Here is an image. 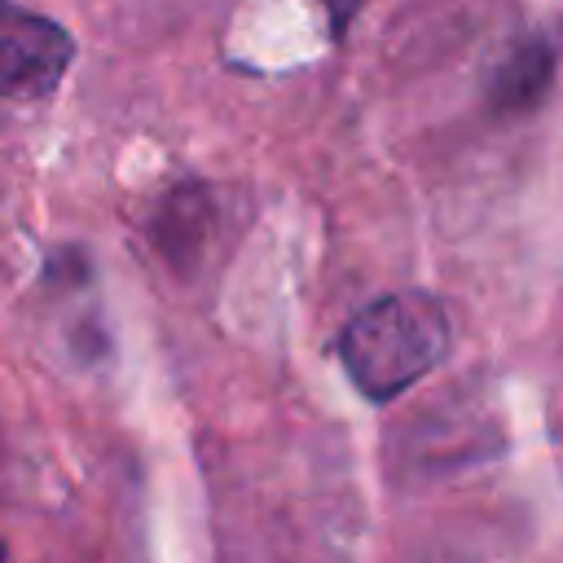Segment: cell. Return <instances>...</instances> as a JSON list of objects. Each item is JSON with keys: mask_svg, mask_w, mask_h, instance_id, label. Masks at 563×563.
I'll list each match as a JSON object with an SVG mask.
<instances>
[{"mask_svg": "<svg viewBox=\"0 0 563 563\" xmlns=\"http://www.w3.org/2000/svg\"><path fill=\"white\" fill-rule=\"evenodd\" d=\"M449 352V312L431 290H396L365 303L334 339L347 383L387 405L422 383Z\"/></svg>", "mask_w": 563, "mask_h": 563, "instance_id": "obj_1", "label": "cell"}, {"mask_svg": "<svg viewBox=\"0 0 563 563\" xmlns=\"http://www.w3.org/2000/svg\"><path fill=\"white\" fill-rule=\"evenodd\" d=\"M75 62V35L18 4L0 0V101H44L62 88Z\"/></svg>", "mask_w": 563, "mask_h": 563, "instance_id": "obj_2", "label": "cell"}, {"mask_svg": "<svg viewBox=\"0 0 563 563\" xmlns=\"http://www.w3.org/2000/svg\"><path fill=\"white\" fill-rule=\"evenodd\" d=\"M216 198L207 185H180L172 189L158 211H154V251L176 264V268H189L202 260V251L211 246V233H216Z\"/></svg>", "mask_w": 563, "mask_h": 563, "instance_id": "obj_4", "label": "cell"}, {"mask_svg": "<svg viewBox=\"0 0 563 563\" xmlns=\"http://www.w3.org/2000/svg\"><path fill=\"white\" fill-rule=\"evenodd\" d=\"M554 88V44L545 35H519L510 40L497 62L484 75V106L501 119H523L541 110V101Z\"/></svg>", "mask_w": 563, "mask_h": 563, "instance_id": "obj_3", "label": "cell"}, {"mask_svg": "<svg viewBox=\"0 0 563 563\" xmlns=\"http://www.w3.org/2000/svg\"><path fill=\"white\" fill-rule=\"evenodd\" d=\"M321 4H325V13H330V26L343 31V26L352 22V13H356L365 0H321Z\"/></svg>", "mask_w": 563, "mask_h": 563, "instance_id": "obj_5", "label": "cell"}]
</instances>
